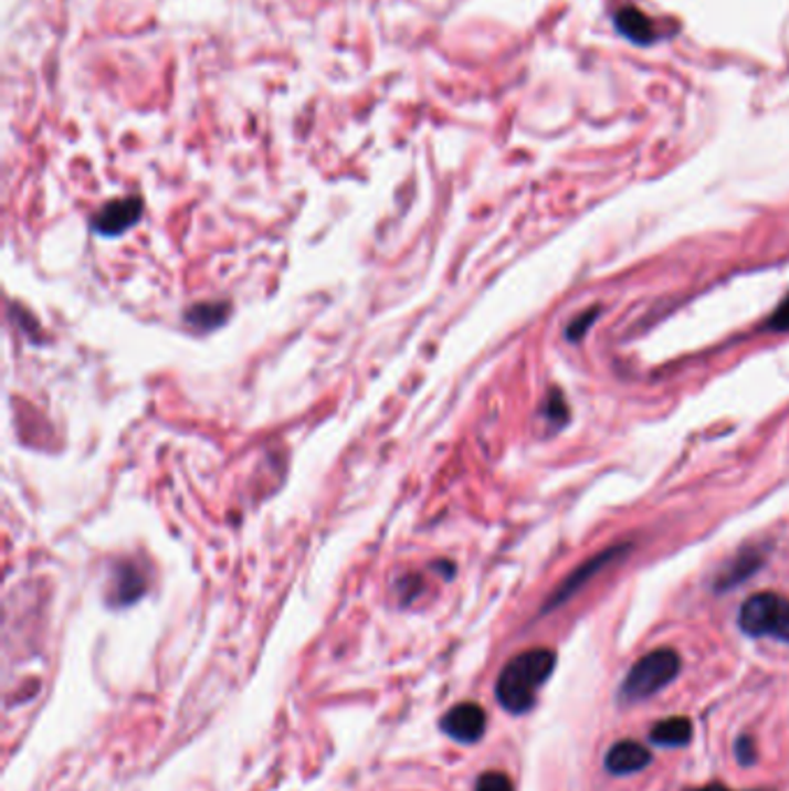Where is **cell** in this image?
<instances>
[{"label":"cell","instance_id":"obj_11","mask_svg":"<svg viewBox=\"0 0 789 791\" xmlns=\"http://www.w3.org/2000/svg\"><path fill=\"white\" fill-rule=\"evenodd\" d=\"M188 325L190 327H197V329H213L218 325H223V319L228 317V306H220V304H200L188 310Z\"/></svg>","mask_w":789,"mask_h":791},{"label":"cell","instance_id":"obj_15","mask_svg":"<svg viewBox=\"0 0 789 791\" xmlns=\"http://www.w3.org/2000/svg\"><path fill=\"white\" fill-rule=\"evenodd\" d=\"M475 791H514V787H512V780L505 773L491 771V773H484L477 780Z\"/></svg>","mask_w":789,"mask_h":791},{"label":"cell","instance_id":"obj_8","mask_svg":"<svg viewBox=\"0 0 789 791\" xmlns=\"http://www.w3.org/2000/svg\"><path fill=\"white\" fill-rule=\"evenodd\" d=\"M690 738H693V725H690L687 718H667L651 731V740L662 748L687 746Z\"/></svg>","mask_w":789,"mask_h":791},{"label":"cell","instance_id":"obj_14","mask_svg":"<svg viewBox=\"0 0 789 791\" xmlns=\"http://www.w3.org/2000/svg\"><path fill=\"white\" fill-rule=\"evenodd\" d=\"M545 416L549 419L551 424H556V426L567 424V419H570V410H567L565 396H562L558 389H554V391L547 396V401H545Z\"/></svg>","mask_w":789,"mask_h":791},{"label":"cell","instance_id":"obj_12","mask_svg":"<svg viewBox=\"0 0 789 791\" xmlns=\"http://www.w3.org/2000/svg\"><path fill=\"white\" fill-rule=\"evenodd\" d=\"M619 17H621V19H619V27H621L630 38L644 42L646 35H651L649 21H646V17L641 14V12H637V10H625V12L619 14Z\"/></svg>","mask_w":789,"mask_h":791},{"label":"cell","instance_id":"obj_10","mask_svg":"<svg viewBox=\"0 0 789 791\" xmlns=\"http://www.w3.org/2000/svg\"><path fill=\"white\" fill-rule=\"evenodd\" d=\"M141 592H144V577L133 565H120L114 574V590H112L114 602L118 604L135 602Z\"/></svg>","mask_w":789,"mask_h":791},{"label":"cell","instance_id":"obj_6","mask_svg":"<svg viewBox=\"0 0 789 791\" xmlns=\"http://www.w3.org/2000/svg\"><path fill=\"white\" fill-rule=\"evenodd\" d=\"M139 215H141V202L137 197H126V200H116L97 213L93 218V228L95 232H101L105 236L120 234L133 228Z\"/></svg>","mask_w":789,"mask_h":791},{"label":"cell","instance_id":"obj_5","mask_svg":"<svg viewBox=\"0 0 789 791\" xmlns=\"http://www.w3.org/2000/svg\"><path fill=\"white\" fill-rule=\"evenodd\" d=\"M442 731L459 743H477L486 731V713L477 704H459L442 718Z\"/></svg>","mask_w":789,"mask_h":791},{"label":"cell","instance_id":"obj_17","mask_svg":"<svg viewBox=\"0 0 789 791\" xmlns=\"http://www.w3.org/2000/svg\"><path fill=\"white\" fill-rule=\"evenodd\" d=\"M736 757H738V761H741L744 766L755 763V743H753V738H748V736L738 738V743H736Z\"/></svg>","mask_w":789,"mask_h":791},{"label":"cell","instance_id":"obj_16","mask_svg":"<svg viewBox=\"0 0 789 791\" xmlns=\"http://www.w3.org/2000/svg\"><path fill=\"white\" fill-rule=\"evenodd\" d=\"M769 329L771 331H787L789 329V294L780 302V306L769 317Z\"/></svg>","mask_w":789,"mask_h":791},{"label":"cell","instance_id":"obj_13","mask_svg":"<svg viewBox=\"0 0 789 791\" xmlns=\"http://www.w3.org/2000/svg\"><path fill=\"white\" fill-rule=\"evenodd\" d=\"M598 315H600V308H598V306H593V308H588V310L579 313V315L572 319V323L567 325V329H565L567 340H570V342H579V340H581V338L590 331V327L596 325Z\"/></svg>","mask_w":789,"mask_h":791},{"label":"cell","instance_id":"obj_3","mask_svg":"<svg viewBox=\"0 0 789 791\" xmlns=\"http://www.w3.org/2000/svg\"><path fill=\"white\" fill-rule=\"evenodd\" d=\"M738 627L748 636H771L789 644V600L778 592H757L738 611Z\"/></svg>","mask_w":789,"mask_h":791},{"label":"cell","instance_id":"obj_2","mask_svg":"<svg viewBox=\"0 0 789 791\" xmlns=\"http://www.w3.org/2000/svg\"><path fill=\"white\" fill-rule=\"evenodd\" d=\"M681 672V657L672 648H660L641 657L621 687V699L625 704L644 702L660 689L667 687Z\"/></svg>","mask_w":789,"mask_h":791},{"label":"cell","instance_id":"obj_1","mask_svg":"<svg viewBox=\"0 0 789 791\" xmlns=\"http://www.w3.org/2000/svg\"><path fill=\"white\" fill-rule=\"evenodd\" d=\"M554 666L556 655L547 648H533L509 660L496 685V697L501 706L514 715L530 710L537 697V689L547 683Z\"/></svg>","mask_w":789,"mask_h":791},{"label":"cell","instance_id":"obj_4","mask_svg":"<svg viewBox=\"0 0 789 791\" xmlns=\"http://www.w3.org/2000/svg\"><path fill=\"white\" fill-rule=\"evenodd\" d=\"M628 553H630V544H621V547H611V549L598 553L596 558H590V560H586L583 565H579L577 570H575L570 577H567V579L560 583V588L554 592L551 600L545 604V611H551V609L560 607L562 602L570 600L572 595H577V592H579L590 579H593L596 574H600L602 570H607V567H609L611 562L625 558Z\"/></svg>","mask_w":789,"mask_h":791},{"label":"cell","instance_id":"obj_9","mask_svg":"<svg viewBox=\"0 0 789 791\" xmlns=\"http://www.w3.org/2000/svg\"><path fill=\"white\" fill-rule=\"evenodd\" d=\"M761 562H764V556L755 549H748L746 553L736 556L734 562L725 570V574L718 579V590H729L738 583H744V579L753 577L759 570Z\"/></svg>","mask_w":789,"mask_h":791},{"label":"cell","instance_id":"obj_18","mask_svg":"<svg viewBox=\"0 0 789 791\" xmlns=\"http://www.w3.org/2000/svg\"><path fill=\"white\" fill-rule=\"evenodd\" d=\"M697 791H729V789L723 787V784H708V787H702V789H697Z\"/></svg>","mask_w":789,"mask_h":791},{"label":"cell","instance_id":"obj_7","mask_svg":"<svg viewBox=\"0 0 789 791\" xmlns=\"http://www.w3.org/2000/svg\"><path fill=\"white\" fill-rule=\"evenodd\" d=\"M651 763V752L634 743V740H621L607 752V771L613 776H630L644 771Z\"/></svg>","mask_w":789,"mask_h":791}]
</instances>
